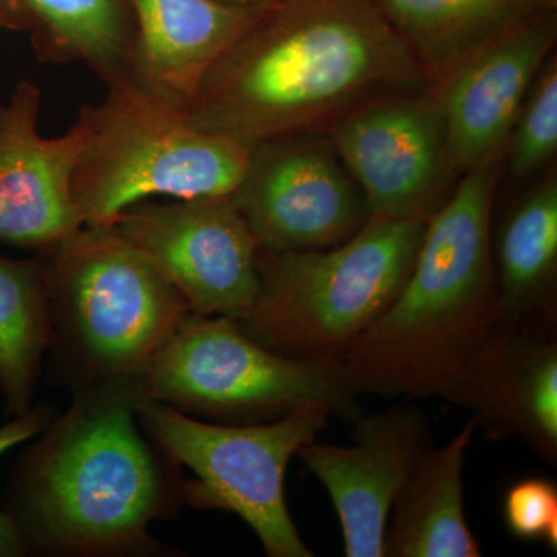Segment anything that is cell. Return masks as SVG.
<instances>
[{
	"label": "cell",
	"instance_id": "cell-10",
	"mask_svg": "<svg viewBox=\"0 0 557 557\" xmlns=\"http://www.w3.org/2000/svg\"><path fill=\"white\" fill-rule=\"evenodd\" d=\"M372 215L431 219L457 177L437 91H395L358 106L325 132Z\"/></svg>",
	"mask_w": 557,
	"mask_h": 557
},
{
	"label": "cell",
	"instance_id": "cell-18",
	"mask_svg": "<svg viewBox=\"0 0 557 557\" xmlns=\"http://www.w3.org/2000/svg\"><path fill=\"white\" fill-rule=\"evenodd\" d=\"M17 32L54 65L81 64L106 91H132L135 24L127 0H10Z\"/></svg>",
	"mask_w": 557,
	"mask_h": 557
},
{
	"label": "cell",
	"instance_id": "cell-12",
	"mask_svg": "<svg viewBox=\"0 0 557 557\" xmlns=\"http://www.w3.org/2000/svg\"><path fill=\"white\" fill-rule=\"evenodd\" d=\"M354 445L314 442L296 453L327 490L347 557H384V534L399 490L432 446L428 413L416 405L362 416Z\"/></svg>",
	"mask_w": 557,
	"mask_h": 557
},
{
	"label": "cell",
	"instance_id": "cell-6",
	"mask_svg": "<svg viewBox=\"0 0 557 557\" xmlns=\"http://www.w3.org/2000/svg\"><path fill=\"white\" fill-rule=\"evenodd\" d=\"M78 116L86 139L72 196L83 226H110L132 205L156 197L231 196L248 168V148L197 129L135 91H106Z\"/></svg>",
	"mask_w": 557,
	"mask_h": 557
},
{
	"label": "cell",
	"instance_id": "cell-3",
	"mask_svg": "<svg viewBox=\"0 0 557 557\" xmlns=\"http://www.w3.org/2000/svg\"><path fill=\"white\" fill-rule=\"evenodd\" d=\"M504 153L460 175L397 298L333 362L355 394L448 399L502 321L491 230Z\"/></svg>",
	"mask_w": 557,
	"mask_h": 557
},
{
	"label": "cell",
	"instance_id": "cell-19",
	"mask_svg": "<svg viewBox=\"0 0 557 557\" xmlns=\"http://www.w3.org/2000/svg\"><path fill=\"white\" fill-rule=\"evenodd\" d=\"M502 319L515 325H556L557 178L536 183L491 230Z\"/></svg>",
	"mask_w": 557,
	"mask_h": 557
},
{
	"label": "cell",
	"instance_id": "cell-24",
	"mask_svg": "<svg viewBox=\"0 0 557 557\" xmlns=\"http://www.w3.org/2000/svg\"><path fill=\"white\" fill-rule=\"evenodd\" d=\"M53 420L54 410L47 406H38L24 416L14 417L10 423L0 428V456L13 446L44 432ZM27 549V542L16 520L0 512V557L22 556Z\"/></svg>",
	"mask_w": 557,
	"mask_h": 557
},
{
	"label": "cell",
	"instance_id": "cell-23",
	"mask_svg": "<svg viewBox=\"0 0 557 557\" xmlns=\"http://www.w3.org/2000/svg\"><path fill=\"white\" fill-rule=\"evenodd\" d=\"M509 533L527 542H542L557 549V486L544 478L518 480L504 498Z\"/></svg>",
	"mask_w": 557,
	"mask_h": 557
},
{
	"label": "cell",
	"instance_id": "cell-5",
	"mask_svg": "<svg viewBox=\"0 0 557 557\" xmlns=\"http://www.w3.org/2000/svg\"><path fill=\"white\" fill-rule=\"evenodd\" d=\"M428 220L370 215L333 247L260 248L259 296L237 322L271 351L333 364L397 298Z\"/></svg>",
	"mask_w": 557,
	"mask_h": 557
},
{
	"label": "cell",
	"instance_id": "cell-11",
	"mask_svg": "<svg viewBox=\"0 0 557 557\" xmlns=\"http://www.w3.org/2000/svg\"><path fill=\"white\" fill-rule=\"evenodd\" d=\"M231 199L260 248L271 252L333 247L372 215L325 132L249 149L247 171Z\"/></svg>",
	"mask_w": 557,
	"mask_h": 557
},
{
	"label": "cell",
	"instance_id": "cell-17",
	"mask_svg": "<svg viewBox=\"0 0 557 557\" xmlns=\"http://www.w3.org/2000/svg\"><path fill=\"white\" fill-rule=\"evenodd\" d=\"M474 418L446 445L431 446L399 490L384 534L387 557H479L465 516L463 469Z\"/></svg>",
	"mask_w": 557,
	"mask_h": 557
},
{
	"label": "cell",
	"instance_id": "cell-16",
	"mask_svg": "<svg viewBox=\"0 0 557 557\" xmlns=\"http://www.w3.org/2000/svg\"><path fill=\"white\" fill-rule=\"evenodd\" d=\"M135 24L132 91L182 113L260 7L220 0H127Z\"/></svg>",
	"mask_w": 557,
	"mask_h": 557
},
{
	"label": "cell",
	"instance_id": "cell-4",
	"mask_svg": "<svg viewBox=\"0 0 557 557\" xmlns=\"http://www.w3.org/2000/svg\"><path fill=\"white\" fill-rule=\"evenodd\" d=\"M36 256L51 370L73 392L134 383L193 314L182 293L110 226H83Z\"/></svg>",
	"mask_w": 557,
	"mask_h": 557
},
{
	"label": "cell",
	"instance_id": "cell-25",
	"mask_svg": "<svg viewBox=\"0 0 557 557\" xmlns=\"http://www.w3.org/2000/svg\"><path fill=\"white\" fill-rule=\"evenodd\" d=\"M0 30L17 32L16 17L10 0H0Z\"/></svg>",
	"mask_w": 557,
	"mask_h": 557
},
{
	"label": "cell",
	"instance_id": "cell-13",
	"mask_svg": "<svg viewBox=\"0 0 557 557\" xmlns=\"http://www.w3.org/2000/svg\"><path fill=\"white\" fill-rule=\"evenodd\" d=\"M42 90L22 79L0 102V242L47 251L83 228L72 196V175L86 124L60 137L39 131Z\"/></svg>",
	"mask_w": 557,
	"mask_h": 557
},
{
	"label": "cell",
	"instance_id": "cell-26",
	"mask_svg": "<svg viewBox=\"0 0 557 557\" xmlns=\"http://www.w3.org/2000/svg\"><path fill=\"white\" fill-rule=\"evenodd\" d=\"M220 2L230 3V5L258 7L269 3L271 0H220Z\"/></svg>",
	"mask_w": 557,
	"mask_h": 557
},
{
	"label": "cell",
	"instance_id": "cell-2",
	"mask_svg": "<svg viewBox=\"0 0 557 557\" xmlns=\"http://www.w3.org/2000/svg\"><path fill=\"white\" fill-rule=\"evenodd\" d=\"M73 394L17 471L10 516L28 548L60 556L163 552L148 528L177 515L185 479L139 424L134 384Z\"/></svg>",
	"mask_w": 557,
	"mask_h": 557
},
{
	"label": "cell",
	"instance_id": "cell-14",
	"mask_svg": "<svg viewBox=\"0 0 557 557\" xmlns=\"http://www.w3.org/2000/svg\"><path fill=\"white\" fill-rule=\"evenodd\" d=\"M556 39L557 11L541 14L480 47L438 84L457 175L504 152Z\"/></svg>",
	"mask_w": 557,
	"mask_h": 557
},
{
	"label": "cell",
	"instance_id": "cell-20",
	"mask_svg": "<svg viewBox=\"0 0 557 557\" xmlns=\"http://www.w3.org/2000/svg\"><path fill=\"white\" fill-rule=\"evenodd\" d=\"M434 89L490 40L557 11V0H375Z\"/></svg>",
	"mask_w": 557,
	"mask_h": 557
},
{
	"label": "cell",
	"instance_id": "cell-7",
	"mask_svg": "<svg viewBox=\"0 0 557 557\" xmlns=\"http://www.w3.org/2000/svg\"><path fill=\"white\" fill-rule=\"evenodd\" d=\"M132 384L138 397L225 424L265 423L309 406L350 424L364 416L335 364L271 351L226 317L190 314Z\"/></svg>",
	"mask_w": 557,
	"mask_h": 557
},
{
	"label": "cell",
	"instance_id": "cell-1",
	"mask_svg": "<svg viewBox=\"0 0 557 557\" xmlns=\"http://www.w3.org/2000/svg\"><path fill=\"white\" fill-rule=\"evenodd\" d=\"M429 89L375 0H271L209 69L182 116L252 149L327 132L373 98Z\"/></svg>",
	"mask_w": 557,
	"mask_h": 557
},
{
	"label": "cell",
	"instance_id": "cell-22",
	"mask_svg": "<svg viewBox=\"0 0 557 557\" xmlns=\"http://www.w3.org/2000/svg\"><path fill=\"white\" fill-rule=\"evenodd\" d=\"M557 153V58L552 54L531 86L505 146L504 168L516 182L533 177Z\"/></svg>",
	"mask_w": 557,
	"mask_h": 557
},
{
	"label": "cell",
	"instance_id": "cell-21",
	"mask_svg": "<svg viewBox=\"0 0 557 557\" xmlns=\"http://www.w3.org/2000/svg\"><path fill=\"white\" fill-rule=\"evenodd\" d=\"M49 338V306L38 256L0 258V392L14 417L32 409Z\"/></svg>",
	"mask_w": 557,
	"mask_h": 557
},
{
	"label": "cell",
	"instance_id": "cell-9",
	"mask_svg": "<svg viewBox=\"0 0 557 557\" xmlns=\"http://www.w3.org/2000/svg\"><path fill=\"white\" fill-rule=\"evenodd\" d=\"M156 267L196 317L244 318L260 292V245L231 196L153 199L110 225Z\"/></svg>",
	"mask_w": 557,
	"mask_h": 557
},
{
	"label": "cell",
	"instance_id": "cell-8",
	"mask_svg": "<svg viewBox=\"0 0 557 557\" xmlns=\"http://www.w3.org/2000/svg\"><path fill=\"white\" fill-rule=\"evenodd\" d=\"M137 416L161 450L185 465V504L233 512L270 557H311L289 516L285 472L299 448L329 426V410L309 406L255 424L205 423L164 403L138 397Z\"/></svg>",
	"mask_w": 557,
	"mask_h": 557
},
{
	"label": "cell",
	"instance_id": "cell-15",
	"mask_svg": "<svg viewBox=\"0 0 557 557\" xmlns=\"http://www.w3.org/2000/svg\"><path fill=\"white\" fill-rule=\"evenodd\" d=\"M446 401L468 409L486 438L522 440L556 465V325L502 319Z\"/></svg>",
	"mask_w": 557,
	"mask_h": 557
}]
</instances>
